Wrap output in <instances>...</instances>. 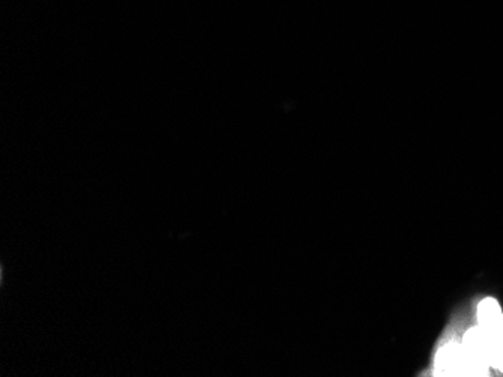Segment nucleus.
Returning a JSON list of instances; mask_svg holds the SVG:
<instances>
[{
	"mask_svg": "<svg viewBox=\"0 0 503 377\" xmlns=\"http://www.w3.org/2000/svg\"><path fill=\"white\" fill-rule=\"evenodd\" d=\"M491 334L495 335V337H497L499 340H502V341H503V313H502V317H500V321H499L497 326L495 328V331H493Z\"/></svg>",
	"mask_w": 503,
	"mask_h": 377,
	"instance_id": "obj_3",
	"label": "nucleus"
},
{
	"mask_svg": "<svg viewBox=\"0 0 503 377\" xmlns=\"http://www.w3.org/2000/svg\"><path fill=\"white\" fill-rule=\"evenodd\" d=\"M490 364L503 373V341L499 343L490 355Z\"/></svg>",
	"mask_w": 503,
	"mask_h": 377,
	"instance_id": "obj_2",
	"label": "nucleus"
},
{
	"mask_svg": "<svg viewBox=\"0 0 503 377\" xmlns=\"http://www.w3.org/2000/svg\"><path fill=\"white\" fill-rule=\"evenodd\" d=\"M502 317V310L496 299L487 298L478 307V321L482 328L493 332Z\"/></svg>",
	"mask_w": 503,
	"mask_h": 377,
	"instance_id": "obj_1",
	"label": "nucleus"
}]
</instances>
